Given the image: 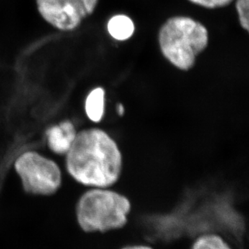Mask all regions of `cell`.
Segmentation results:
<instances>
[{
    "label": "cell",
    "mask_w": 249,
    "mask_h": 249,
    "mask_svg": "<svg viewBox=\"0 0 249 249\" xmlns=\"http://www.w3.org/2000/svg\"><path fill=\"white\" fill-rule=\"evenodd\" d=\"M70 175L85 186L106 188L117 182L123 170V157L117 143L98 128L77 133L66 154Z\"/></svg>",
    "instance_id": "6da1fadb"
},
{
    "label": "cell",
    "mask_w": 249,
    "mask_h": 249,
    "mask_svg": "<svg viewBox=\"0 0 249 249\" xmlns=\"http://www.w3.org/2000/svg\"><path fill=\"white\" fill-rule=\"evenodd\" d=\"M162 55L181 71L194 67L196 57L209 45V31L199 21L187 16H175L165 21L158 36Z\"/></svg>",
    "instance_id": "7a4b0ae2"
},
{
    "label": "cell",
    "mask_w": 249,
    "mask_h": 249,
    "mask_svg": "<svg viewBox=\"0 0 249 249\" xmlns=\"http://www.w3.org/2000/svg\"><path fill=\"white\" fill-rule=\"evenodd\" d=\"M131 203L116 192L96 188L85 193L76 205L77 222L86 232H105L127 224Z\"/></svg>",
    "instance_id": "3957f363"
},
{
    "label": "cell",
    "mask_w": 249,
    "mask_h": 249,
    "mask_svg": "<svg viewBox=\"0 0 249 249\" xmlns=\"http://www.w3.org/2000/svg\"><path fill=\"white\" fill-rule=\"evenodd\" d=\"M14 167L27 193L51 196L61 186L62 174L58 165L37 152H24L16 160Z\"/></svg>",
    "instance_id": "277c9868"
},
{
    "label": "cell",
    "mask_w": 249,
    "mask_h": 249,
    "mask_svg": "<svg viewBox=\"0 0 249 249\" xmlns=\"http://www.w3.org/2000/svg\"><path fill=\"white\" fill-rule=\"evenodd\" d=\"M99 0H36L44 20L64 32L76 30L93 14Z\"/></svg>",
    "instance_id": "5b68a950"
},
{
    "label": "cell",
    "mask_w": 249,
    "mask_h": 249,
    "mask_svg": "<svg viewBox=\"0 0 249 249\" xmlns=\"http://www.w3.org/2000/svg\"><path fill=\"white\" fill-rule=\"evenodd\" d=\"M50 150L57 155H66L76 139L77 132L71 121L52 126L46 132Z\"/></svg>",
    "instance_id": "8992f818"
},
{
    "label": "cell",
    "mask_w": 249,
    "mask_h": 249,
    "mask_svg": "<svg viewBox=\"0 0 249 249\" xmlns=\"http://www.w3.org/2000/svg\"><path fill=\"white\" fill-rule=\"evenodd\" d=\"M108 33L112 38L118 41H125L134 35L135 25L129 16L124 14L116 15L108 21Z\"/></svg>",
    "instance_id": "52a82bcc"
},
{
    "label": "cell",
    "mask_w": 249,
    "mask_h": 249,
    "mask_svg": "<svg viewBox=\"0 0 249 249\" xmlns=\"http://www.w3.org/2000/svg\"><path fill=\"white\" fill-rule=\"evenodd\" d=\"M106 92L102 88L93 89L85 101V111L88 118L93 122H100L105 114Z\"/></svg>",
    "instance_id": "ba28073f"
},
{
    "label": "cell",
    "mask_w": 249,
    "mask_h": 249,
    "mask_svg": "<svg viewBox=\"0 0 249 249\" xmlns=\"http://www.w3.org/2000/svg\"><path fill=\"white\" fill-rule=\"evenodd\" d=\"M191 249H231L222 237L214 234L201 235L195 241Z\"/></svg>",
    "instance_id": "9c48e42d"
},
{
    "label": "cell",
    "mask_w": 249,
    "mask_h": 249,
    "mask_svg": "<svg viewBox=\"0 0 249 249\" xmlns=\"http://www.w3.org/2000/svg\"><path fill=\"white\" fill-rule=\"evenodd\" d=\"M236 11L242 29L249 31V0H236Z\"/></svg>",
    "instance_id": "30bf717a"
},
{
    "label": "cell",
    "mask_w": 249,
    "mask_h": 249,
    "mask_svg": "<svg viewBox=\"0 0 249 249\" xmlns=\"http://www.w3.org/2000/svg\"><path fill=\"white\" fill-rule=\"evenodd\" d=\"M193 4L204 7L208 9H219L225 7L231 4L233 0H188Z\"/></svg>",
    "instance_id": "8fae6325"
},
{
    "label": "cell",
    "mask_w": 249,
    "mask_h": 249,
    "mask_svg": "<svg viewBox=\"0 0 249 249\" xmlns=\"http://www.w3.org/2000/svg\"><path fill=\"white\" fill-rule=\"evenodd\" d=\"M121 249H152L151 247L143 245L128 246Z\"/></svg>",
    "instance_id": "7c38bea8"
},
{
    "label": "cell",
    "mask_w": 249,
    "mask_h": 249,
    "mask_svg": "<svg viewBox=\"0 0 249 249\" xmlns=\"http://www.w3.org/2000/svg\"><path fill=\"white\" fill-rule=\"evenodd\" d=\"M118 114L120 116H123L124 113V109L122 104H119L117 106Z\"/></svg>",
    "instance_id": "4fadbf2b"
}]
</instances>
